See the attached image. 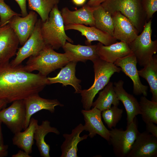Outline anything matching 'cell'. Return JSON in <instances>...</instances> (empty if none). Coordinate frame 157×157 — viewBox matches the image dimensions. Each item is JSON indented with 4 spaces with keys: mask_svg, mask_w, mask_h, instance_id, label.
<instances>
[{
    "mask_svg": "<svg viewBox=\"0 0 157 157\" xmlns=\"http://www.w3.org/2000/svg\"><path fill=\"white\" fill-rule=\"evenodd\" d=\"M48 84L46 76L27 72L21 64L0 63V99L8 104L39 93Z\"/></svg>",
    "mask_w": 157,
    "mask_h": 157,
    "instance_id": "cell-1",
    "label": "cell"
},
{
    "mask_svg": "<svg viewBox=\"0 0 157 157\" xmlns=\"http://www.w3.org/2000/svg\"><path fill=\"white\" fill-rule=\"evenodd\" d=\"M14 16L8 24L18 37L19 44L23 45L33 32L38 20V15L31 10L25 16Z\"/></svg>",
    "mask_w": 157,
    "mask_h": 157,
    "instance_id": "cell-12",
    "label": "cell"
},
{
    "mask_svg": "<svg viewBox=\"0 0 157 157\" xmlns=\"http://www.w3.org/2000/svg\"><path fill=\"white\" fill-rule=\"evenodd\" d=\"M106 0H89L87 4L91 7H96L100 5Z\"/></svg>",
    "mask_w": 157,
    "mask_h": 157,
    "instance_id": "cell-37",
    "label": "cell"
},
{
    "mask_svg": "<svg viewBox=\"0 0 157 157\" xmlns=\"http://www.w3.org/2000/svg\"><path fill=\"white\" fill-rule=\"evenodd\" d=\"M101 5L111 15L119 12L128 18L139 33L147 21L142 0H106Z\"/></svg>",
    "mask_w": 157,
    "mask_h": 157,
    "instance_id": "cell-5",
    "label": "cell"
},
{
    "mask_svg": "<svg viewBox=\"0 0 157 157\" xmlns=\"http://www.w3.org/2000/svg\"><path fill=\"white\" fill-rule=\"evenodd\" d=\"M142 119L146 123L152 122L157 124V102L142 96L139 102Z\"/></svg>",
    "mask_w": 157,
    "mask_h": 157,
    "instance_id": "cell-30",
    "label": "cell"
},
{
    "mask_svg": "<svg viewBox=\"0 0 157 157\" xmlns=\"http://www.w3.org/2000/svg\"><path fill=\"white\" fill-rule=\"evenodd\" d=\"M65 26L61 11L56 5L50 13L48 19L41 22V32L46 45L57 50L62 47L67 41L73 43L66 35Z\"/></svg>",
    "mask_w": 157,
    "mask_h": 157,
    "instance_id": "cell-4",
    "label": "cell"
},
{
    "mask_svg": "<svg viewBox=\"0 0 157 157\" xmlns=\"http://www.w3.org/2000/svg\"><path fill=\"white\" fill-rule=\"evenodd\" d=\"M50 133H54L57 135L60 134V132L56 128L51 126L50 122L48 120L43 121L41 124L38 125L35 131L34 139L36 141V145L41 156L50 157V146L46 143L44 140L45 136Z\"/></svg>",
    "mask_w": 157,
    "mask_h": 157,
    "instance_id": "cell-25",
    "label": "cell"
},
{
    "mask_svg": "<svg viewBox=\"0 0 157 157\" xmlns=\"http://www.w3.org/2000/svg\"><path fill=\"white\" fill-rule=\"evenodd\" d=\"M139 132L136 117L126 130L116 128L109 130L108 142L113 147V152L117 157H126Z\"/></svg>",
    "mask_w": 157,
    "mask_h": 157,
    "instance_id": "cell-7",
    "label": "cell"
},
{
    "mask_svg": "<svg viewBox=\"0 0 157 157\" xmlns=\"http://www.w3.org/2000/svg\"><path fill=\"white\" fill-rule=\"evenodd\" d=\"M77 63L71 61L61 69L55 77H47L49 84L59 83L63 86L68 85L72 86L75 90V93H80L82 90L80 84L81 80L77 78L75 76L76 67Z\"/></svg>",
    "mask_w": 157,
    "mask_h": 157,
    "instance_id": "cell-22",
    "label": "cell"
},
{
    "mask_svg": "<svg viewBox=\"0 0 157 157\" xmlns=\"http://www.w3.org/2000/svg\"><path fill=\"white\" fill-rule=\"evenodd\" d=\"M124 81L120 80L113 83L114 90L119 100L123 103L127 114V126L133 121L136 116L140 114L139 102L123 88Z\"/></svg>",
    "mask_w": 157,
    "mask_h": 157,
    "instance_id": "cell-19",
    "label": "cell"
},
{
    "mask_svg": "<svg viewBox=\"0 0 157 157\" xmlns=\"http://www.w3.org/2000/svg\"><path fill=\"white\" fill-rule=\"evenodd\" d=\"M38 120L31 117L27 128L23 132L14 134L12 139L13 144L30 154L32 152L34 143V135L38 124Z\"/></svg>",
    "mask_w": 157,
    "mask_h": 157,
    "instance_id": "cell-24",
    "label": "cell"
},
{
    "mask_svg": "<svg viewBox=\"0 0 157 157\" xmlns=\"http://www.w3.org/2000/svg\"><path fill=\"white\" fill-rule=\"evenodd\" d=\"M85 124L84 130L89 133L88 136L93 138L97 134L109 142V130L104 125L101 119V111L95 107L89 110H82Z\"/></svg>",
    "mask_w": 157,
    "mask_h": 157,
    "instance_id": "cell-13",
    "label": "cell"
},
{
    "mask_svg": "<svg viewBox=\"0 0 157 157\" xmlns=\"http://www.w3.org/2000/svg\"><path fill=\"white\" fill-rule=\"evenodd\" d=\"M70 61L85 62H92L99 58L97 52V45H74L66 41L62 47Z\"/></svg>",
    "mask_w": 157,
    "mask_h": 157,
    "instance_id": "cell-20",
    "label": "cell"
},
{
    "mask_svg": "<svg viewBox=\"0 0 157 157\" xmlns=\"http://www.w3.org/2000/svg\"><path fill=\"white\" fill-rule=\"evenodd\" d=\"M93 15L94 26L113 37L114 22L111 15L100 5L95 8Z\"/></svg>",
    "mask_w": 157,
    "mask_h": 157,
    "instance_id": "cell-28",
    "label": "cell"
},
{
    "mask_svg": "<svg viewBox=\"0 0 157 157\" xmlns=\"http://www.w3.org/2000/svg\"><path fill=\"white\" fill-rule=\"evenodd\" d=\"M18 4L21 10L22 17H24L27 15L26 1L27 0H15Z\"/></svg>",
    "mask_w": 157,
    "mask_h": 157,
    "instance_id": "cell-35",
    "label": "cell"
},
{
    "mask_svg": "<svg viewBox=\"0 0 157 157\" xmlns=\"http://www.w3.org/2000/svg\"><path fill=\"white\" fill-rule=\"evenodd\" d=\"M137 63L136 58L132 53L118 59L114 64L120 67L121 71L131 79L133 83V94L137 95L142 94L146 97L148 86L143 85L141 82L137 68Z\"/></svg>",
    "mask_w": 157,
    "mask_h": 157,
    "instance_id": "cell-10",
    "label": "cell"
},
{
    "mask_svg": "<svg viewBox=\"0 0 157 157\" xmlns=\"http://www.w3.org/2000/svg\"><path fill=\"white\" fill-rule=\"evenodd\" d=\"M138 70L140 76L145 79L150 86L152 94L151 101L157 102V57H153L143 66Z\"/></svg>",
    "mask_w": 157,
    "mask_h": 157,
    "instance_id": "cell-26",
    "label": "cell"
},
{
    "mask_svg": "<svg viewBox=\"0 0 157 157\" xmlns=\"http://www.w3.org/2000/svg\"><path fill=\"white\" fill-rule=\"evenodd\" d=\"M12 157H31V156L22 150H19L16 154L13 155Z\"/></svg>",
    "mask_w": 157,
    "mask_h": 157,
    "instance_id": "cell-38",
    "label": "cell"
},
{
    "mask_svg": "<svg viewBox=\"0 0 157 157\" xmlns=\"http://www.w3.org/2000/svg\"><path fill=\"white\" fill-rule=\"evenodd\" d=\"M41 19H38L31 35L16 53L15 58L10 63L13 65L21 64L26 59L38 53L46 46L40 30Z\"/></svg>",
    "mask_w": 157,
    "mask_h": 157,
    "instance_id": "cell-9",
    "label": "cell"
},
{
    "mask_svg": "<svg viewBox=\"0 0 157 157\" xmlns=\"http://www.w3.org/2000/svg\"><path fill=\"white\" fill-rule=\"evenodd\" d=\"M19 40L8 24L0 26V63L9 61L16 54Z\"/></svg>",
    "mask_w": 157,
    "mask_h": 157,
    "instance_id": "cell-15",
    "label": "cell"
},
{
    "mask_svg": "<svg viewBox=\"0 0 157 157\" xmlns=\"http://www.w3.org/2000/svg\"><path fill=\"white\" fill-rule=\"evenodd\" d=\"M26 117L24 99L15 101L0 110V119L14 134L24 130Z\"/></svg>",
    "mask_w": 157,
    "mask_h": 157,
    "instance_id": "cell-8",
    "label": "cell"
},
{
    "mask_svg": "<svg viewBox=\"0 0 157 157\" xmlns=\"http://www.w3.org/2000/svg\"><path fill=\"white\" fill-rule=\"evenodd\" d=\"M119 101L114 90L113 83L109 82L103 90L99 92L98 97L93 102L92 106L102 112L110 108L112 105L118 106Z\"/></svg>",
    "mask_w": 157,
    "mask_h": 157,
    "instance_id": "cell-27",
    "label": "cell"
},
{
    "mask_svg": "<svg viewBox=\"0 0 157 157\" xmlns=\"http://www.w3.org/2000/svg\"><path fill=\"white\" fill-rule=\"evenodd\" d=\"M97 45L99 58L108 63H114L118 59L132 53L129 45L121 41L108 46L100 42Z\"/></svg>",
    "mask_w": 157,
    "mask_h": 157,
    "instance_id": "cell-21",
    "label": "cell"
},
{
    "mask_svg": "<svg viewBox=\"0 0 157 157\" xmlns=\"http://www.w3.org/2000/svg\"><path fill=\"white\" fill-rule=\"evenodd\" d=\"M16 15L22 16L12 10L4 1L0 0V27L7 24L13 17Z\"/></svg>",
    "mask_w": 157,
    "mask_h": 157,
    "instance_id": "cell-32",
    "label": "cell"
},
{
    "mask_svg": "<svg viewBox=\"0 0 157 157\" xmlns=\"http://www.w3.org/2000/svg\"><path fill=\"white\" fill-rule=\"evenodd\" d=\"M123 110L118 106H113L108 109L101 112V115L108 127L110 129L115 127L121 120Z\"/></svg>",
    "mask_w": 157,
    "mask_h": 157,
    "instance_id": "cell-31",
    "label": "cell"
},
{
    "mask_svg": "<svg viewBox=\"0 0 157 157\" xmlns=\"http://www.w3.org/2000/svg\"><path fill=\"white\" fill-rule=\"evenodd\" d=\"M29 9L37 13L42 22L49 17L50 13L54 7L57 5L59 0H27Z\"/></svg>",
    "mask_w": 157,
    "mask_h": 157,
    "instance_id": "cell-29",
    "label": "cell"
},
{
    "mask_svg": "<svg viewBox=\"0 0 157 157\" xmlns=\"http://www.w3.org/2000/svg\"><path fill=\"white\" fill-rule=\"evenodd\" d=\"M86 0H72L74 4L77 6H81L83 5Z\"/></svg>",
    "mask_w": 157,
    "mask_h": 157,
    "instance_id": "cell-39",
    "label": "cell"
},
{
    "mask_svg": "<svg viewBox=\"0 0 157 157\" xmlns=\"http://www.w3.org/2000/svg\"></svg>",
    "mask_w": 157,
    "mask_h": 157,
    "instance_id": "cell-43",
    "label": "cell"
},
{
    "mask_svg": "<svg viewBox=\"0 0 157 157\" xmlns=\"http://www.w3.org/2000/svg\"><path fill=\"white\" fill-rule=\"evenodd\" d=\"M92 62L94 73L93 84L88 89L82 90L80 93L83 107L85 110L90 109L96 94L108 83L115 73L121 71V68L114 63L107 62L99 58Z\"/></svg>",
    "mask_w": 157,
    "mask_h": 157,
    "instance_id": "cell-3",
    "label": "cell"
},
{
    "mask_svg": "<svg viewBox=\"0 0 157 157\" xmlns=\"http://www.w3.org/2000/svg\"><path fill=\"white\" fill-rule=\"evenodd\" d=\"M142 5L148 22L157 11V0H142Z\"/></svg>",
    "mask_w": 157,
    "mask_h": 157,
    "instance_id": "cell-33",
    "label": "cell"
},
{
    "mask_svg": "<svg viewBox=\"0 0 157 157\" xmlns=\"http://www.w3.org/2000/svg\"><path fill=\"white\" fill-rule=\"evenodd\" d=\"M26 110L25 128L28 127L33 115L39 111L45 110L51 113L55 112L57 106L62 107L64 105L57 99H48L41 97L39 93L31 95L24 99Z\"/></svg>",
    "mask_w": 157,
    "mask_h": 157,
    "instance_id": "cell-14",
    "label": "cell"
},
{
    "mask_svg": "<svg viewBox=\"0 0 157 157\" xmlns=\"http://www.w3.org/2000/svg\"><path fill=\"white\" fill-rule=\"evenodd\" d=\"M65 31L74 30L80 32L82 35L86 37L85 43L87 45H91L93 41H98L105 46H108L117 42L114 37L95 26L88 27L82 24H69L65 25Z\"/></svg>",
    "mask_w": 157,
    "mask_h": 157,
    "instance_id": "cell-18",
    "label": "cell"
},
{
    "mask_svg": "<svg viewBox=\"0 0 157 157\" xmlns=\"http://www.w3.org/2000/svg\"><path fill=\"white\" fill-rule=\"evenodd\" d=\"M2 123L0 119V145H2L4 144L3 138L1 124Z\"/></svg>",
    "mask_w": 157,
    "mask_h": 157,
    "instance_id": "cell-40",
    "label": "cell"
},
{
    "mask_svg": "<svg viewBox=\"0 0 157 157\" xmlns=\"http://www.w3.org/2000/svg\"><path fill=\"white\" fill-rule=\"evenodd\" d=\"M70 62L65 53H58L51 47L46 45L38 53L30 56L24 67L27 72H31L37 70L46 76L50 73L62 68Z\"/></svg>",
    "mask_w": 157,
    "mask_h": 157,
    "instance_id": "cell-2",
    "label": "cell"
},
{
    "mask_svg": "<svg viewBox=\"0 0 157 157\" xmlns=\"http://www.w3.org/2000/svg\"><path fill=\"white\" fill-rule=\"evenodd\" d=\"M3 0V1H4V0Z\"/></svg>",
    "mask_w": 157,
    "mask_h": 157,
    "instance_id": "cell-42",
    "label": "cell"
},
{
    "mask_svg": "<svg viewBox=\"0 0 157 157\" xmlns=\"http://www.w3.org/2000/svg\"><path fill=\"white\" fill-rule=\"evenodd\" d=\"M157 138L146 131L139 132L127 157H156Z\"/></svg>",
    "mask_w": 157,
    "mask_h": 157,
    "instance_id": "cell-11",
    "label": "cell"
},
{
    "mask_svg": "<svg viewBox=\"0 0 157 157\" xmlns=\"http://www.w3.org/2000/svg\"><path fill=\"white\" fill-rule=\"evenodd\" d=\"M8 104L7 102L5 100L0 99V110L5 108Z\"/></svg>",
    "mask_w": 157,
    "mask_h": 157,
    "instance_id": "cell-41",
    "label": "cell"
},
{
    "mask_svg": "<svg viewBox=\"0 0 157 157\" xmlns=\"http://www.w3.org/2000/svg\"><path fill=\"white\" fill-rule=\"evenodd\" d=\"M95 7L86 4L74 11L70 10L67 7L63 8L61 12L65 25L78 24L94 26L93 13Z\"/></svg>",
    "mask_w": 157,
    "mask_h": 157,
    "instance_id": "cell-17",
    "label": "cell"
},
{
    "mask_svg": "<svg viewBox=\"0 0 157 157\" xmlns=\"http://www.w3.org/2000/svg\"><path fill=\"white\" fill-rule=\"evenodd\" d=\"M146 131L157 138V126L152 122L146 123Z\"/></svg>",
    "mask_w": 157,
    "mask_h": 157,
    "instance_id": "cell-34",
    "label": "cell"
},
{
    "mask_svg": "<svg viewBox=\"0 0 157 157\" xmlns=\"http://www.w3.org/2000/svg\"><path fill=\"white\" fill-rule=\"evenodd\" d=\"M8 145H0V157H6L8 156Z\"/></svg>",
    "mask_w": 157,
    "mask_h": 157,
    "instance_id": "cell-36",
    "label": "cell"
},
{
    "mask_svg": "<svg viewBox=\"0 0 157 157\" xmlns=\"http://www.w3.org/2000/svg\"><path fill=\"white\" fill-rule=\"evenodd\" d=\"M111 15L114 22L113 37L128 45L138 35L139 32L131 21L119 12Z\"/></svg>",
    "mask_w": 157,
    "mask_h": 157,
    "instance_id": "cell-16",
    "label": "cell"
},
{
    "mask_svg": "<svg viewBox=\"0 0 157 157\" xmlns=\"http://www.w3.org/2000/svg\"><path fill=\"white\" fill-rule=\"evenodd\" d=\"M151 19L146 22L141 33L128 45L138 63L143 67L157 52V40L151 38Z\"/></svg>",
    "mask_w": 157,
    "mask_h": 157,
    "instance_id": "cell-6",
    "label": "cell"
},
{
    "mask_svg": "<svg viewBox=\"0 0 157 157\" xmlns=\"http://www.w3.org/2000/svg\"><path fill=\"white\" fill-rule=\"evenodd\" d=\"M84 131L83 125L80 124L73 129L71 134L63 135L65 138L61 146V155L60 157H77V145L81 141L86 139L88 135L85 134L82 136L80 135Z\"/></svg>",
    "mask_w": 157,
    "mask_h": 157,
    "instance_id": "cell-23",
    "label": "cell"
}]
</instances>
